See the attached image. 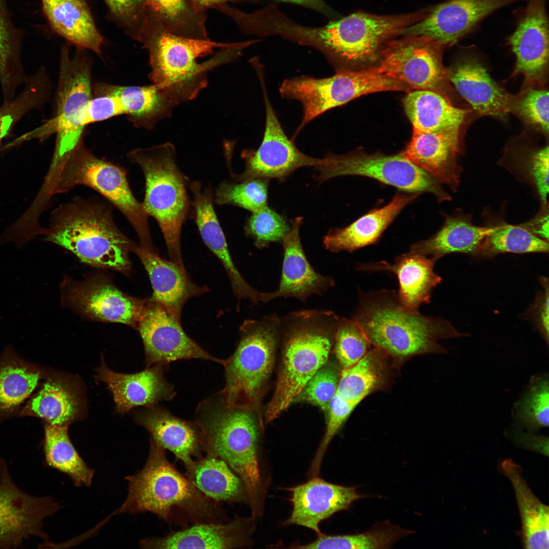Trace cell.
Instances as JSON below:
<instances>
[{
  "instance_id": "cell-52",
  "label": "cell",
  "mask_w": 549,
  "mask_h": 549,
  "mask_svg": "<svg viewBox=\"0 0 549 549\" xmlns=\"http://www.w3.org/2000/svg\"><path fill=\"white\" fill-rule=\"evenodd\" d=\"M548 107L547 90L528 88L519 99L513 100L511 111H514L526 122L547 135Z\"/></svg>"
},
{
  "instance_id": "cell-35",
  "label": "cell",
  "mask_w": 549,
  "mask_h": 549,
  "mask_svg": "<svg viewBox=\"0 0 549 549\" xmlns=\"http://www.w3.org/2000/svg\"><path fill=\"white\" fill-rule=\"evenodd\" d=\"M488 230L487 226L474 225L470 215H446L443 226L437 233L411 245L409 252L430 256L436 261L453 253L477 256Z\"/></svg>"
},
{
  "instance_id": "cell-46",
  "label": "cell",
  "mask_w": 549,
  "mask_h": 549,
  "mask_svg": "<svg viewBox=\"0 0 549 549\" xmlns=\"http://www.w3.org/2000/svg\"><path fill=\"white\" fill-rule=\"evenodd\" d=\"M40 372L18 362L0 365V411H11L26 399L37 386Z\"/></svg>"
},
{
  "instance_id": "cell-57",
  "label": "cell",
  "mask_w": 549,
  "mask_h": 549,
  "mask_svg": "<svg viewBox=\"0 0 549 549\" xmlns=\"http://www.w3.org/2000/svg\"><path fill=\"white\" fill-rule=\"evenodd\" d=\"M508 435L513 443L524 449L531 450L548 455V439L545 436H538L513 425L508 430Z\"/></svg>"
},
{
  "instance_id": "cell-30",
  "label": "cell",
  "mask_w": 549,
  "mask_h": 549,
  "mask_svg": "<svg viewBox=\"0 0 549 549\" xmlns=\"http://www.w3.org/2000/svg\"><path fill=\"white\" fill-rule=\"evenodd\" d=\"M132 252L139 257L148 275L153 289L149 300L164 306L178 316L189 299L208 291L207 287L193 283L186 269L172 260L161 258L158 253L137 245Z\"/></svg>"
},
{
  "instance_id": "cell-38",
  "label": "cell",
  "mask_w": 549,
  "mask_h": 549,
  "mask_svg": "<svg viewBox=\"0 0 549 549\" xmlns=\"http://www.w3.org/2000/svg\"><path fill=\"white\" fill-rule=\"evenodd\" d=\"M81 398L75 387L62 378L48 379L30 401L26 412L46 423L69 426L80 415Z\"/></svg>"
},
{
  "instance_id": "cell-27",
  "label": "cell",
  "mask_w": 549,
  "mask_h": 549,
  "mask_svg": "<svg viewBox=\"0 0 549 549\" xmlns=\"http://www.w3.org/2000/svg\"><path fill=\"white\" fill-rule=\"evenodd\" d=\"M460 151L459 134L413 130L410 142L401 154L455 191L461 172L458 162Z\"/></svg>"
},
{
  "instance_id": "cell-15",
  "label": "cell",
  "mask_w": 549,
  "mask_h": 549,
  "mask_svg": "<svg viewBox=\"0 0 549 549\" xmlns=\"http://www.w3.org/2000/svg\"><path fill=\"white\" fill-rule=\"evenodd\" d=\"M263 93L266 113L262 141L256 149H247L241 152L245 169L239 174L230 170L234 181L253 178L284 180L296 169L316 167L321 159L314 158L302 152L290 139L277 117L266 92L263 72H257Z\"/></svg>"
},
{
  "instance_id": "cell-36",
  "label": "cell",
  "mask_w": 549,
  "mask_h": 549,
  "mask_svg": "<svg viewBox=\"0 0 549 549\" xmlns=\"http://www.w3.org/2000/svg\"><path fill=\"white\" fill-rule=\"evenodd\" d=\"M184 466L186 477L207 497L220 503L249 505L243 481L221 459L206 454Z\"/></svg>"
},
{
  "instance_id": "cell-4",
  "label": "cell",
  "mask_w": 549,
  "mask_h": 549,
  "mask_svg": "<svg viewBox=\"0 0 549 549\" xmlns=\"http://www.w3.org/2000/svg\"><path fill=\"white\" fill-rule=\"evenodd\" d=\"M45 240L95 267L123 273L131 268L129 258L136 245L117 227L111 205L94 198L76 197L51 214Z\"/></svg>"
},
{
  "instance_id": "cell-5",
  "label": "cell",
  "mask_w": 549,
  "mask_h": 549,
  "mask_svg": "<svg viewBox=\"0 0 549 549\" xmlns=\"http://www.w3.org/2000/svg\"><path fill=\"white\" fill-rule=\"evenodd\" d=\"M340 317L330 310L306 309L281 318L282 362L265 419L269 422L286 409L326 362Z\"/></svg>"
},
{
  "instance_id": "cell-41",
  "label": "cell",
  "mask_w": 549,
  "mask_h": 549,
  "mask_svg": "<svg viewBox=\"0 0 549 549\" xmlns=\"http://www.w3.org/2000/svg\"><path fill=\"white\" fill-rule=\"evenodd\" d=\"M487 227L488 233L477 256L548 252V241L535 235L522 224L514 226L500 222Z\"/></svg>"
},
{
  "instance_id": "cell-20",
  "label": "cell",
  "mask_w": 549,
  "mask_h": 549,
  "mask_svg": "<svg viewBox=\"0 0 549 549\" xmlns=\"http://www.w3.org/2000/svg\"><path fill=\"white\" fill-rule=\"evenodd\" d=\"M256 518L235 516L222 523H199L172 531L162 537L141 540L143 548L233 549L252 545Z\"/></svg>"
},
{
  "instance_id": "cell-28",
  "label": "cell",
  "mask_w": 549,
  "mask_h": 549,
  "mask_svg": "<svg viewBox=\"0 0 549 549\" xmlns=\"http://www.w3.org/2000/svg\"><path fill=\"white\" fill-rule=\"evenodd\" d=\"M136 419L149 432L151 439L172 452L184 466L202 456L201 433L195 420L180 418L158 404L139 411Z\"/></svg>"
},
{
  "instance_id": "cell-6",
  "label": "cell",
  "mask_w": 549,
  "mask_h": 549,
  "mask_svg": "<svg viewBox=\"0 0 549 549\" xmlns=\"http://www.w3.org/2000/svg\"><path fill=\"white\" fill-rule=\"evenodd\" d=\"M353 318L370 344L401 357L444 352L437 340L465 336L446 320L407 310L394 290L360 292L359 306Z\"/></svg>"
},
{
  "instance_id": "cell-29",
  "label": "cell",
  "mask_w": 549,
  "mask_h": 549,
  "mask_svg": "<svg viewBox=\"0 0 549 549\" xmlns=\"http://www.w3.org/2000/svg\"><path fill=\"white\" fill-rule=\"evenodd\" d=\"M448 77L459 94L480 115L504 118L513 98L491 78L477 59L464 58L452 68Z\"/></svg>"
},
{
  "instance_id": "cell-61",
  "label": "cell",
  "mask_w": 549,
  "mask_h": 549,
  "mask_svg": "<svg viewBox=\"0 0 549 549\" xmlns=\"http://www.w3.org/2000/svg\"><path fill=\"white\" fill-rule=\"evenodd\" d=\"M193 4L198 9L205 11L209 9H215L217 7L232 3H249L257 4L260 0H190Z\"/></svg>"
},
{
  "instance_id": "cell-55",
  "label": "cell",
  "mask_w": 549,
  "mask_h": 549,
  "mask_svg": "<svg viewBox=\"0 0 549 549\" xmlns=\"http://www.w3.org/2000/svg\"><path fill=\"white\" fill-rule=\"evenodd\" d=\"M358 405L337 393L332 398L328 409L329 416L325 433L310 467V477L318 476L323 456L331 441Z\"/></svg>"
},
{
  "instance_id": "cell-22",
  "label": "cell",
  "mask_w": 549,
  "mask_h": 549,
  "mask_svg": "<svg viewBox=\"0 0 549 549\" xmlns=\"http://www.w3.org/2000/svg\"><path fill=\"white\" fill-rule=\"evenodd\" d=\"M307 482L287 489L291 493L292 510L286 524L296 525L322 533L319 525L336 512L349 508L364 496L355 487L328 482L317 476Z\"/></svg>"
},
{
  "instance_id": "cell-1",
  "label": "cell",
  "mask_w": 549,
  "mask_h": 549,
  "mask_svg": "<svg viewBox=\"0 0 549 549\" xmlns=\"http://www.w3.org/2000/svg\"><path fill=\"white\" fill-rule=\"evenodd\" d=\"M149 54V77L177 105L195 99L208 83V71L238 57L248 41L225 43L187 38L167 29L149 11L137 40Z\"/></svg>"
},
{
  "instance_id": "cell-39",
  "label": "cell",
  "mask_w": 549,
  "mask_h": 549,
  "mask_svg": "<svg viewBox=\"0 0 549 549\" xmlns=\"http://www.w3.org/2000/svg\"><path fill=\"white\" fill-rule=\"evenodd\" d=\"M68 426L45 425L44 451L50 467L66 474L76 486L91 485L94 471L80 456L69 436Z\"/></svg>"
},
{
  "instance_id": "cell-50",
  "label": "cell",
  "mask_w": 549,
  "mask_h": 549,
  "mask_svg": "<svg viewBox=\"0 0 549 549\" xmlns=\"http://www.w3.org/2000/svg\"><path fill=\"white\" fill-rule=\"evenodd\" d=\"M370 343L353 318H340L337 328L334 351L343 369L361 359L368 352Z\"/></svg>"
},
{
  "instance_id": "cell-12",
  "label": "cell",
  "mask_w": 549,
  "mask_h": 549,
  "mask_svg": "<svg viewBox=\"0 0 549 549\" xmlns=\"http://www.w3.org/2000/svg\"><path fill=\"white\" fill-rule=\"evenodd\" d=\"M409 88L404 83L380 73L377 68L358 71L341 68L328 77L302 76L286 79L280 93L283 98L298 101L302 106V118L294 138L316 117L355 98L376 92Z\"/></svg>"
},
{
  "instance_id": "cell-53",
  "label": "cell",
  "mask_w": 549,
  "mask_h": 549,
  "mask_svg": "<svg viewBox=\"0 0 549 549\" xmlns=\"http://www.w3.org/2000/svg\"><path fill=\"white\" fill-rule=\"evenodd\" d=\"M114 20L138 40L149 12L145 0H104Z\"/></svg>"
},
{
  "instance_id": "cell-49",
  "label": "cell",
  "mask_w": 549,
  "mask_h": 549,
  "mask_svg": "<svg viewBox=\"0 0 549 549\" xmlns=\"http://www.w3.org/2000/svg\"><path fill=\"white\" fill-rule=\"evenodd\" d=\"M291 228L290 220L267 205L252 212L244 230L257 248L263 249L272 242L282 243Z\"/></svg>"
},
{
  "instance_id": "cell-34",
  "label": "cell",
  "mask_w": 549,
  "mask_h": 549,
  "mask_svg": "<svg viewBox=\"0 0 549 549\" xmlns=\"http://www.w3.org/2000/svg\"><path fill=\"white\" fill-rule=\"evenodd\" d=\"M500 468L514 490L521 518L522 545L527 549L548 548V507L536 497L523 476L522 468L513 460H504Z\"/></svg>"
},
{
  "instance_id": "cell-51",
  "label": "cell",
  "mask_w": 549,
  "mask_h": 549,
  "mask_svg": "<svg viewBox=\"0 0 549 549\" xmlns=\"http://www.w3.org/2000/svg\"><path fill=\"white\" fill-rule=\"evenodd\" d=\"M548 146L527 153L515 163V168L536 190L543 204L548 194Z\"/></svg>"
},
{
  "instance_id": "cell-56",
  "label": "cell",
  "mask_w": 549,
  "mask_h": 549,
  "mask_svg": "<svg viewBox=\"0 0 549 549\" xmlns=\"http://www.w3.org/2000/svg\"><path fill=\"white\" fill-rule=\"evenodd\" d=\"M124 114L118 99L111 95L102 94L93 95L86 112L87 125Z\"/></svg>"
},
{
  "instance_id": "cell-26",
  "label": "cell",
  "mask_w": 549,
  "mask_h": 549,
  "mask_svg": "<svg viewBox=\"0 0 549 549\" xmlns=\"http://www.w3.org/2000/svg\"><path fill=\"white\" fill-rule=\"evenodd\" d=\"M437 261L433 258L409 252L395 258L393 263L385 261L358 263V271L386 272L395 274L399 281L397 293L401 304L407 310L418 312L420 306L431 302L433 289L442 278L434 270Z\"/></svg>"
},
{
  "instance_id": "cell-21",
  "label": "cell",
  "mask_w": 549,
  "mask_h": 549,
  "mask_svg": "<svg viewBox=\"0 0 549 549\" xmlns=\"http://www.w3.org/2000/svg\"><path fill=\"white\" fill-rule=\"evenodd\" d=\"M508 42L516 56L513 74L541 82L548 65V21L545 0H527L523 16Z\"/></svg>"
},
{
  "instance_id": "cell-3",
  "label": "cell",
  "mask_w": 549,
  "mask_h": 549,
  "mask_svg": "<svg viewBox=\"0 0 549 549\" xmlns=\"http://www.w3.org/2000/svg\"><path fill=\"white\" fill-rule=\"evenodd\" d=\"M195 421L200 430L204 452L224 461L240 478L251 516L259 517L264 488L259 463V431L252 410L228 405L220 391L198 404Z\"/></svg>"
},
{
  "instance_id": "cell-7",
  "label": "cell",
  "mask_w": 549,
  "mask_h": 549,
  "mask_svg": "<svg viewBox=\"0 0 549 549\" xmlns=\"http://www.w3.org/2000/svg\"><path fill=\"white\" fill-rule=\"evenodd\" d=\"M78 186L90 188L105 197L134 228L139 246L159 252L152 242L149 216L142 203L133 194L126 170L97 157L85 146L83 141L68 155L51 162L39 194L44 200L50 201L53 195L66 193Z\"/></svg>"
},
{
  "instance_id": "cell-54",
  "label": "cell",
  "mask_w": 549,
  "mask_h": 549,
  "mask_svg": "<svg viewBox=\"0 0 549 549\" xmlns=\"http://www.w3.org/2000/svg\"><path fill=\"white\" fill-rule=\"evenodd\" d=\"M340 374L333 366L324 364L310 379L298 396L328 411L337 392Z\"/></svg>"
},
{
  "instance_id": "cell-45",
  "label": "cell",
  "mask_w": 549,
  "mask_h": 549,
  "mask_svg": "<svg viewBox=\"0 0 549 549\" xmlns=\"http://www.w3.org/2000/svg\"><path fill=\"white\" fill-rule=\"evenodd\" d=\"M377 350L368 352L353 365L342 369L336 393L344 399L359 404L378 386L381 370L377 359Z\"/></svg>"
},
{
  "instance_id": "cell-24",
  "label": "cell",
  "mask_w": 549,
  "mask_h": 549,
  "mask_svg": "<svg viewBox=\"0 0 549 549\" xmlns=\"http://www.w3.org/2000/svg\"><path fill=\"white\" fill-rule=\"evenodd\" d=\"M193 195L191 217L205 245L219 259L229 277L233 292L239 299H249L253 303L261 300V292L252 287L235 266L214 206V191L210 185L203 189L198 180L189 187Z\"/></svg>"
},
{
  "instance_id": "cell-60",
  "label": "cell",
  "mask_w": 549,
  "mask_h": 549,
  "mask_svg": "<svg viewBox=\"0 0 549 549\" xmlns=\"http://www.w3.org/2000/svg\"><path fill=\"white\" fill-rule=\"evenodd\" d=\"M273 2H283L299 5L314 10L331 19L337 18V14L324 0H268Z\"/></svg>"
},
{
  "instance_id": "cell-17",
  "label": "cell",
  "mask_w": 549,
  "mask_h": 549,
  "mask_svg": "<svg viewBox=\"0 0 549 549\" xmlns=\"http://www.w3.org/2000/svg\"><path fill=\"white\" fill-rule=\"evenodd\" d=\"M441 45L419 35L389 41L381 53L378 70L415 90L436 91L448 77Z\"/></svg>"
},
{
  "instance_id": "cell-9",
  "label": "cell",
  "mask_w": 549,
  "mask_h": 549,
  "mask_svg": "<svg viewBox=\"0 0 549 549\" xmlns=\"http://www.w3.org/2000/svg\"><path fill=\"white\" fill-rule=\"evenodd\" d=\"M427 12L382 16L357 12L321 26L299 24L295 38L298 45L317 50L331 63H369L380 56L384 44Z\"/></svg>"
},
{
  "instance_id": "cell-16",
  "label": "cell",
  "mask_w": 549,
  "mask_h": 549,
  "mask_svg": "<svg viewBox=\"0 0 549 549\" xmlns=\"http://www.w3.org/2000/svg\"><path fill=\"white\" fill-rule=\"evenodd\" d=\"M180 317L147 298L136 327L144 345L146 368L160 364L167 368L171 362L192 359L223 365L225 359L211 355L186 333Z\"/></svg>"
},
{
  "instance_id": "cell-31",
  "label": "cell",
  "mask_w": 549,
  "mask_h": 549,
  "mask_svg": "<svg viewBox=\"0 0 549 549\" xmlns=\"http://www.w3.org/2000/svg\"><path fill=\"white\" fill-rule=\"evenodd\" d=\"M419 195L399 192L387 205L370 211L349 226L330 229L323 238L325 248L333 253H351L376 243L399 214Z\"/></svg>"
},
{
  "instance_id": "cell-48",
  "label": "cell",
  "mask_w": 549,
  "mask_h": 549,
  "mask_svg": "<svg viewBox=\"0 0 549 549\" xmlns=\"http://www.w3.org/2000/svg\"><path fill=\"white\" fill-rule=\"evenodd\" d=\"M269 180L253 178L221 182L214 193L218 205H232L252 212L267 205Z\"/></svg>"
},
{
  "instance_id": "cell-10",
  "label": "cell",
  "mask_w": 549,
  "mask_h": 549,
  "mask_svg": "<svg viewBox=\"0 0 549 549\" xmlns=\"http://www.w3.org/2000/svg\"><path fill=\"white\" fill-rule=\"evenodd\" d=\"M280 324L281 317L271 314L240 325L237 347L223 365L221 391L228 405L251 410L256 406L272 370Z\"/></svg>"
},
{
  "instance_id": "cell-33",
  "label": "cell",
  "mask_w": 549,
  "mask_h": 549,
  "mask_svg": "<svg viewBox=\"0 0 549 549\" xmlns=\"http://www.w3.org/2000/svg\"><path fill=\"white\" fill-rule=\"evenodd\" d=\"M106 94L116 97L124 114L136 127L153 129L160 120L170 117L178 105L166 98L154 84L146 86H120L96 83L93 95Z\"/></svg>"
},
{
  "instance_id": "cell-40",
  "label": "cell",
  "mask_w": 549,
  "mask_h": 549,
  "mask_svg": "<svg viewBox=\"0 0 549 549\" xmlns=\"http://www.w3.org/2000/svg\"><path fill=\"white\" fill-rule=\"evenodd\" d=\"M148 9L173 33L187 38L209 39L206 11L197 8L190 0H145Z\"/></svg>"
},
{
  "instance_id": "cell-2",
  "label": "cell",
  "mask_w": 549,
  "mask_h": 549,
  "mask_svg": "<svg viewBox=\"0 0 549 549\" xmlns=\"http://www.w3.org/2000/svg\"><path fill=\"white\" fill-rule=\"evenodd\" d=\"M165 449L150 439L143 468L126 477L128 495L118 513H152L170 525L187 527L230 520L222 506L202 494L168 459Z\"/></svg>"
},
{
  "instance_id": "cell-23",
  "label": "cell",
  "mask_w": 549,
  "mask_h": 549,
  "mask_svg": "<svg viewBox=\"0 0 549 549\" xmlns=\"http://www.w3.org/2000/svg\"><path fill=\"white\" fill-rule=\"evenodd\" d=\"M302 218L290 220L291 228L283 239L282 273L278 289L262 292L261 301L266 303L280 297H294L306 302L313 295H321L334 285L332 277L316 272L309 262L302 246L299 228Z\"/></svg>"
},
{
  "instance_id": "cell-8",
  "label": "cell",
  "mask_w": 549,
  "mask_h": 549,
  "mask_svg": "<svg viewBox=\"0 0 549 549\" xmlns=\"http://www.w3.org/2000/svg\"><path fill=\"white\" fill-rule=\"evenodd\" d=\"M127 158L143 173L145 211L158 224L171 260L185 269L180 237L184 224L192 216L190 180L178 166L174 146L167 142L138 148L130 151Z\"/></svg>"
},
{
  "instance_id": "cell-19",
  "label": "cell",
  "mask_w": 549,
  "mask_h": 549,
  "mask_svg": "<svg viewBox=\"0 0 549 549\" xmlns=\"http://www.w3.org/2000/svg\"><path fill=\"white\" fill-rule=\"evenodd\" d=\"M516 0H449L428 11L402 34L428 37L442 46H451L494 11Z\"/></svg>"
},
{
  "instance_id": "cell-32",
  "label": "cell",
  "mask_w": 549,
  "mask_h": 549,
  "mask_svg": "<svg viewBox=\"0 0 549 549\" xmlns=\"http://www.w3.org/2000/svg\"><path fill=\"white\" fill-rule=\"evenodd\" d=\"M52 31L77 48L101 53L103 38L84 0H40Z\"/></svg>"
},
{
  "instance_id": "cell-37",
  "label": "cell",
  "mask_w": 549,
  "mask_h": 549,
  "mask_svg": "<svg viewBox=\"0 0 549 549\" xmlns=\"http://www.w3.org/2000/svg\"><path fill=\"white\" fill-rule=\"evenodd\" d=\"M413 130L459 134L467 111L454 107L436 91L415 90L403 100Z\"/></svg>"
},
{
  "instance_id": "cell-14",
  "label": "cell",
  "mask_w": 549,
  "mask_h": 549,
  "mask_svg": "<svg viewBox=\"0 0 549 549\" xmlns=\"http://www.w3.org/2000/svg\"><path fill=\"white\" fill-rule=\"evenodd\" d=\"M60 507L51 496H34L20 489L0 455V548L21 547L32 537L42 539L40 548L48 547L51 542L43 530V521Z\"/></svg>"
},
{
  "instance_id": "cell-13",
  "label": "cell",
  "mask_w": 549,
  "mask_h": 549,
  "mask_svg": "<svg viewBox=\"0 0 549 549\" xmlns=\"http://www.w3.org/2000/svg\"><path fill=\"white\" fill-rule=\"evenodd\" d=\"M320 183L345 175L369 177L404 192L430 193L439 201L449 200V195L430 174L406 159L401 153L386 155L362 152L337 155L328 154L315 167Z\"/></svg>"
},
{
  "instance_id": "cell-25",
  "label": "cell",
  "mask_w": 549,
  "mask_h": 549,
  "mask_svg": "<svg viewBox=\"0 0 549 549\" xmlns=\"http://www.w3.org/2000/svg\"><path fill=\"white\" fill-rule=\"evenodd\" d=\"M166 369L156 364L137 373L121 374L110 370L103 359L96 378L105 382L112 393L116 411L125 414L135 407H150L174 398L175 387L165 377Z\"/></svg>"
},
{
  "instance_id": "cell-43",
  "label": "cell",
  "mask_w": 549,
  "mask_h": 549,
  "mask_svg": "<svg viewBox=\"0 0 549 549\" xmlns=\"http://www.w3.org/2000/svg\"><path fill=\"white\" fill-rule=\"evenodd\" d=\"M412 532L385 521L362 533L338 535H327L322 533L318 535L317 538L314 541L295 548H389L400 539Z\"/></svg>"
},
{
  "instance_id": "cell-11",
  "label": "cell",
  "mask_w": 549,
  "mask_h": 549,
  "mask_svg": "<svg viewBox=\"0 0 549 549\" xmlns=\"http://www.w3.org/2000/svg\"><path fill=\"white\" fill-rule=\"evenodd\" d=\"M93 97L91 64L84 49L78 48L73 56L62 47L53 116L36 129L12 142L13 145L30 139L45 140L56 134L52 162L70 154L82 140L88 103Z\"/></svg>"
},
{
  "instance_id": "cell-47",
  "label": "cell",
  "mask_w": 549,
  "mask_h": 549,
  "mask_svg": "<svg viewBox=\"0 0 549 549\" xmlns=\"http://www.w3.org/2000/svg\"><path fill=\"white\" fill-rule=\"evenodd\" d=\"M24 84L19 95L0 106V145L21 118L44 102L47 84L43 75L37 73L26 78Z\"/></svg>"
},
{
  "instance_id": "cell-58",
  "label": "cell",
  "mask_w": 549,
  "mask_h": 549,
  "mask_svg": "<svg viewBox=\"0 0 549 549\" xmlns=\"http://www.w3.org/2000/svg\"><path fill=\"white\" fill-rule=\"evenodd\" d=\"M544 292L536 303V318L537 328L545 342L548 343V279L541 280Z\"/></svg>"
},
{
  "instance_id": "cell-18",
  "label": "cell",
  "mask_w": 549,
  "mask_h": 549,
  "mask_svg": "<svg viewBox=\"0 0 549 549\" xmlns=\"http://www.w3.org/2000/svg\"><path fill=\"white\" fill-rule=\"evenodd\" d=\"M63 286L66 301L85 316L135 329L147 301V298L140 299L124 293L102 277L82 282L68 280Z\"/></svg>"
},
{
  "instance_id": "cell-42",
  "label": "cell",
  "mask_w": 549,
  "mask_h": 549,
  "mask_svg": "<svg viewBox=\"0 0 549 549\" xmlns=\"http://www.w3.org/2000/svg\"><path fill=\"white\" fill-rule=\"evenodd\" d=\"M21 33L10 19L6 0H0V81L5 101L9 100L22 81Z\"/></svg>"
},
{
  "instance_id": "cell-59",
  "label": "cell",
  "mask_w": 549,
  "mask_h": 549,
  "mask_svg": "<svg viewBox=\"0 0 549 549\" xmlns=\"http://www.w3.org/2000/svg\"><path fill=\"white\" fill-rule=\"evenodd\" d=\"M546 204L535 217L522 225L535 235L548 241V214Z\"/></svg>"
},
{
  "instance_id": "cell-44",
  "label": "cell",
  "mask_w": 549,
  "mask_h": 549,
  "mask_svg": "<svg viewBox=\"0 0 549 549\" xmlns=\"http://www.w3.org/2000/svg\"><path fill=\"white\" fill-rule=\"evenodd\" d=\"M547 374L536 375L514 404L513 425L535 433L548 426L549 385Z\"/></svg>"
}]
</instances>
